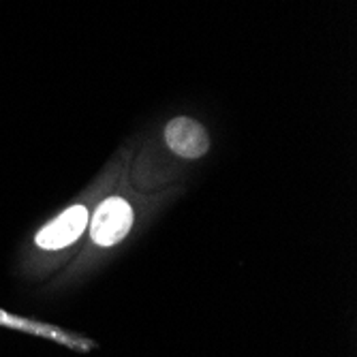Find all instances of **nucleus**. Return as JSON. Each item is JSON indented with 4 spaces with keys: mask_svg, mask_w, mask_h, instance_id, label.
Instances as JSON below:
<instances>
[{
    "mask_svg": "<svg viewBox=\"0 0 357 357\" xmlns=\"http://www.w3.org/2000/svg\"><path fill=\"white\" fill-rule=\"evenodd\" d=\"M133 225V210L124 199L112 197L99 206V210L94 212L90 236L99 246H114L126 234L131 231Z\"/></svg>",
    "mask_w": 357,
    "mask_h": 357,
    "instance_id": "nucleus-1",
    "label": "nucleus"
},
{
    "mask_svg": "<svg viewBox=\"0 0 357 357\" xmlns=\"http://www.w3.org/2000/svg\"><path fill=\"white\" fill-rule=\"evenodd\" d=\"M165 142L176 154L184 158H199L210 148V137L206 133V128L192 118H184V116L167 124Z\"/></svg>",
    "mask_w": 357,
    "mask_h": 357,
    "instance_id": "nucleus-3",
    "label": "nucleus"
},
{
    "mask_svg": "<svg viewBox=\"0 0 357 357\" xmlns=\"http://www.w3.org/2000/svg\"><path fill=\"white\" fill-rule=\"evenodd\" d=\"M88 225V210L84 206H73L64 210L56 220L45 225L37 234V246L45 250H60L73 244L86 229Z\"/></svg>",
    "mask_w": 357,
    "mask_h": 357,
    "instance_id": "nucleus-2",
    "label": "nucleus"
}]
</instances>
